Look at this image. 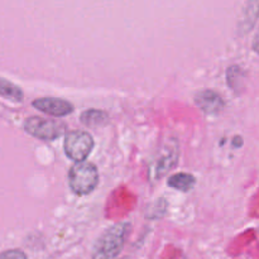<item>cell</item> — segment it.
Masks as SVG:
<instances>
[{
  "instance_id": "6da1fadb",
  "label": "cell",
  "mask_w": 259,
  "mask_h": 259,
  "mask_svg": "<svg viewBox=\"0 0 259 259\" xmlns=\"http://www.w3.org/2000/svg\"><path fill=\"white\" fill-rule=\"evenodd\" d=\"M131 223H116L109 228L96 242L93 259H115L123 250L124 243L131 232Z\"/></svg>"
},
{
  "instance_id": "7a4b0ae2",
  "label": "cell",
  "mask_w": 259,
  "mask_h": 259,
  "mask_svg": "<svg viewBox=\"0 0 259 259\" xmlns=\"http://www.w3.org/2000/svg\"><path fill=\"white\" fill-rule=\"evenodd\" d=\"M70 189L76 195H89L96 189L99 184V172L95 164L90 162H78L68 171Z\"/></svg>"
},
{
  "instance_id": "3957f363",
  "label": "cell",
  "mask_w": 259,
  "mask_h": 259,
  "mask_svg": "<svg viewBox=\"0 0 259 259\" xmlns=\"http://www.w3.org/2000/svg\"><path fill=\"white\" fill-rule=\"evenodd\" d=\"M66 129V124L42 116H30L24 121V131L40 141H55L65 134Z\"/></svg>"
},
{
  "instance_id": "277c9868",
  "label": "cell",
  "mask_w": 259,
  "mask_h": 259,
  "mask_svg": "<svg viewBox=\"0 0 259 259\" xmlns=\"http://www.w3.org/2000/svg\"><path fill=\"white\" fill-rule=\"evenodd\" d=\"M94 148V138L90 133L83 131H72L66 134L63 142V149L66 156L70 159L78 162H85L89 154Z\"/></svg>"
},
{
  "instance_id": "5b68a950",
  "label": "cell",
  "mask_w": 259,
  "mask_h": 259,
  "mask_svg": "<svg viewBox=\"0 0 259 259\" xmlns=\"http://www.w3.org/2000/svg\"><path fill=\"white\" fill-rule=\"evenodd\" d=\"M177 159H179V147L176 142H172L168 146L163 147L157 158L154 159L153 169H152L153 179L164 176L169 169L174 168L175 164L177 163Z\"/></svg>"
},
{
  "instance_id": "8992f818",
  "label": "cell",
  "mask_w": 259,
  "mask_h": 259,
  "mask_svg": "<svg viewBox=\"0 0 259 259\" xmlns=\"http://www.w3.org/2000/svg\"><path fill=\"white\" fill-rule=\"evenodd\" d=\"M32 105L39 111L50 114L52 116H66L73 111V105L70 101L60 98H40L35 99Z\"/></svg>"
},
{
  "instance_id": "52a82bcc",
  "label": "cell",
  "mask_w": 259,
  "mask_h": 259,
  "mask_svg": "<svg viewBox=\"0 0 259 259\" xmlns=\"http://www.w3.org/2000/svg\"><path fill=\"white\" fill-rule=\"evenodd\" d=\"M195 103L204 113L215 115L224 108V100L214 90H202L195 95Z\"/></svg>"
},
{
  "instance_id": "ba28073f",
  "label": "cell",
  "mask_w": 259,
  "mask_h": 259,
  "mask_svg": "<svg viewBox=\"0 0 259 259\" xmlns=\"http://www.w3.org/2000/svg\"><path fill=\"white\" fill-rule=\"evenodd\" d=\"M80 120L85 125L98 128V126H104L109 123V115L108 113L103 110L90 109V110H85L81 114Z\"/></svg>"
},
{
  "instance_id": "9c48e42d",
  "label": "cell",
  "mask_w": 259,
  "mask_h": 259,
  "mask_svg": "<svg viewBox=\"0 0 259 259\" xmlns=\"http://www.w3.org/2000/svg\"><path fill=\"white\" fill-rule=\"evenodd\" d=\"M195 184L196 180L190 174H176L168 179V186L182 192H187L194 189Z\"/></svg>"
},
{
  "instance_id": "30bf717a",
  "label": "cell",
  "mask_w": 259,
  "mask_h": 259,
  "mask_svg": "<svg viewBox=\"0 0 259 259\" xmlns=\"http://www.w3.org/2000/svg\"><path fill=\"white\" fill-rule=\"evenodd\" d=\"M0 96L15 101V103H20L24 95H23V91L19 86L0 77Z\"/></svg>"
},
{
  "instance_id": "8fae6325",
  "label": "cell",
  "mask_w": 259,
  "mask_h": 259,
  "mask_svg": "<svg viewBox=\"0 0 259 259\" xmlns=\"http://www.w3.org/2000/svg\"><path fill=\"white\" fill-rule=\"evenodd\" d=\"M167 201L164 199H158L156 201L152 202L148 207H147V211H146V218L147 219H152V220H156V219H161L167 211Z\"/></svg>"
},
{
  "instance_id": "7c38bea8",
  "label": "cell",
  "mask_w": 259,
  "mask_h": 259,
  "mask_svg": "<svg viewBox=\"0 0 259 259\" xmlns=\"http://www.w3.org/2000/svg\"><path fill=\"white\" fill-rule=\"evenodd\" d=\"M245 17L243 19L242 25L244 32H248L250 28L254 25L255 20H257L259 15V2H252L247 5V9H245Z\"/></svg>"
},
{
  "instance_id": "4fadbf2b",
  "label": "cell",
  "mask_w": 259,
  "mask_h": 259,
  "mask_svg": "<svg viewBox=\"0 0 259 259\" xmlns=\"http://www.w3.org/2000/svg\"><path fill=\"white\" fill-rule=\"evenodd\" d=\"M0 259H27V255L22 250L13 249L0 253Z\"/></svg>"
},
{
  "instance_id": "5bb4252c",
  "label": "cell",
  "mask_w": 259,
  "mask_h": 259,
  "mask_svg": "<svg viewBox=\"0 0 259 259\" xmlns=\"http://www.w3.org/2000/svg\"><path fill=\"white\" fill-rule=\"evenodd\" d=\"M253 50H254L255 52L259 55V29H258L257 34H255L254 40H253Z\"/></svg>"
},
{
  "instance_id": "9a60e30c",
  "label": "cell",
  "mask_w": 259,
  "mask_h": 259,
  "mask_svg": "<svg viewBox=\"0 0 259 259\" xmlns=\"http://www.w3.org/2000/svg\"><path fill=\"white\" fill-rule=\"evenodd\" d=\"M176 259H185L184 257H180V258H176Z\"/></svg>"
}]
</instances>
